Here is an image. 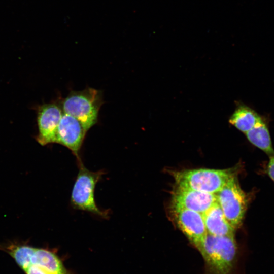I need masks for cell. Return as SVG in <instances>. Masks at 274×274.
I'll use <instances>...</instances> for the list:
<instances>
[{
    "label": "cell",
    "mask_w": 274,
    "mask_h": 274,
    "mask_svg": "<svg viewBox=\"0 0 274 274\" xmlns=\"http://www.w3.org/2000/svg\"><path fill=\"white\" fill-rule=\"evenodd\" d=\"M63 112L60 103L45 104L37 109V142L42 146L56 143L58 126Z\"/></svg>",
    "instance_id": "cell-8"
},
{
    "label": "cell",
    "mask_w": 274,
    "mask_h": 274,
    "mask_svg": "<svg viewBox=\"0 0 274 274\" xmlns=\"http://www.w3.org/2000/svg\"><path fill=\"white\" fill-rule=\"evenodd\" d=\"M202 216L207 233L219 236H235V229L227 220L217 201Z\"/></svg>",
    "instance_id": "cell-11"
},
{
    "label": "cell",
    "mask_w": 274,
    "mask_h": 274,
    "mask_svg": "<svg viewBox=\"0 0 274 274\" xmlns=\"http://www.w3.org/2000/svg\"><path fill=\"white\" fill-rule=\"evenodd\" d=\"M23 270L25 274H48L44 270L34 266H29Z\"/></svg>",
    "instance_id": "cell-14"
},
{
    "label": "cell",
    "mask_w": 274,
    "mask_h": 274,
    "mask_svg": "<svg viewBox=\"0 0 274 274\" xmlns=\"http://www.w3.org/2000/svg\"><path fill=\"white\" fill-rule=\"evenodd\" d=\"M172 207L173 215L179 228L198 250L207 234L202 215L182 208Z\"/></svg>",
    "instance_id": "cell-7"
},
{
    "label": "cell",
    "mask_w": 274,
    "mask_h": 274,
    "mask_svg": "<svg viewBox=\"0 0 274 274\" xmlns=\"http://www.w3.org/2000/svg\"><path fill=\"white\" fill-rule=\"evenodd\" d=\"M267 172L269 177L274 182V155L269 157Z\"/></svg>",
    "instance_id": "cell-15"
},
{
    "label": "cell",
    "mask_w": 274,
    "mask_h": 274,
    "mask_svg": "<svg viewBox=\"0 0 274 274\" xmlns=\"http://www.w3.org/2000/svg\"><path fill=\"white\" fill-rule=\"evenodd\" d=\"M78 161L79 172L71 196V203L76 209L86 211L103 218H107L109 212L100 210L96 204L94 190L96 184L105 174L102 170L92 172Z\"/></svg>",
    "instance_id": "cell-5"
},
{
    "label": "cell",
    "mask_w": 274,
    "mask_h": 274,
    "mask_svg": "<svg viewBox=\"0 0 274 274\" xmlns=\"http://www.w3.org/2000/svg\"><path fill=\"white\" fill-rule=\"evenodd\" d=\"M237 172V169L198 168L174 171L176 184L197 191L216 194Z\"/></svg>",
    "instance_id": "cell-4"
},
{
    "label": "cell",
    "mask_w": 274,
    "mask_h": 274,
    "mask_svg": "<svg viewBox=\"0 0 274 274\" xmlns=\"http://www.w3.org/2000/svg\"><path fill=\"white\" fill-rule=\"evenodd\" d=\"M3 248L23 270L34 266L48 274H70L56 253L49 249L18 243H11Z\"/></svg>",
    "instance_id": "cell-3"
},
{
    "label": "cell",
    "mask_w": 274,
    "mask_h": 274,
    "mask_svg": "<svg viewBox=\"0 0 274 274\" xmlns=\"http://www.w3.org/2000/svg\"><path fill=\"white\" fill-rule=\"evenodd\" d=\"M215 194L176 185L172 192V206L204 214L216 202Z\"/></svg>",
    "instance_id": "cell-10"
},
{
    "label": "cell",
    "mask_w": 274,
    "mask_h": 274,
    "mask_svg": "<svg viewBox=\"0 0 274 274\" xmlns=\"http://www.w3.org/2000/svg\"><path fill=\"white\" fill-rule=\"evenodd\" d=\"M198 251L204 261L203 274H236L237 246L234 236L207 233Z\"/></svg>",
    "instance_id": "cell-1"
},
{
    "label": "cell",
    "mask_w": 274,
    "mask_h": 274,
    "mask_svg": "<svg viewBox=\"0 0 274 274\" xmlns=\"http://www.w3.org/2000/svg\"><path fill=\"white\" fill-rule=\"evenodd\" d=\"M262 119L254 110L242 105L236 108L230 117L229 122L238 130L246 133Z\"/></svg>",
    "instance_id": "cell-13"
},
{
    "label": "cell",
    "mask_w": 274,
    "mask_h": 274,
    "mask_svg": "<svg viewBox=\"0 0 274 274\" xmlns=\"http://www.w3.org/2000/svg\"><path fill=\"white\" fill-rule=\"evenodd\" d=\"M215 195L226 219L236 230L242 224L248 203V196L239 185L237 173Z\"/></svg>",
    "instance_id": "cell-6"
},
{
    "label": "cell",
    "mask_w": 274,
    "mask_h": 274,
    "mask_svg": "<svg viewBox=\"0 0 274 274\" xmlns=\"http://www.w3.org/2000/svg\"><path fill=\"white\" fill-rule=\"evenodd\" d=\"M245 134L252 144L264 151L269 157L274 155L268 126L263 118Z\"/></svg>",
    "instance_id": "cell-12"
},
{
    "label": "cell",
    "mask_w": 274,
    "mask_h": 274,
    "mask_svg": "<svg viewBox=\"0 0 274 274\" xmlns=\"http://www.w3.org/2000/svg\"><path fill=\"white\" fill-rule=\"evenodd\" d=\"M87 132L76 118L63 113L58 126L56 143L67 148L79 161V152Z\"/></svg>",
    "instance_id": "cell-9"
},
{
    "label": "cell",
    "mask_w": 274,
    "mask_h": 274,
    "mask_svg": "<svg viewBox=\"0 0 274 274\" xmlns=\"http://www.w3.org/2000/svg\"><path fill=\"white\" fill-rule=\"evenodd\" d=\"M103 103L102 92L91 87L71 91L60 101L63 112L76 118L87 131L97 123Z\"/></svg>",
    "instance_id": "cell-2"
}]
</instances>
